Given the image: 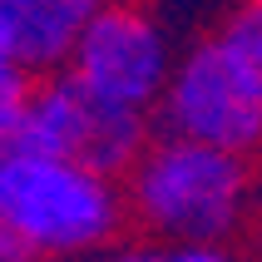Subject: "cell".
<instances>
[{"mask_svg": "<svg viewBox=\"0 0 262 262\" xmlns=\"http://www.w3.org/2000/svg\"><path fill=\"white\" fill-rule=\"evenodd\" d=\"M257 5H262V0H257Z\"/></svg>", "mask_w": 262, "mask_h": 262, "instance_id": "obj_10", "label": "cell"}, {"mask_svg": "<svg viewBox=\"0 0 262 262\" xmlns=\"http://www.w3.org/2000/svg\"><path fill=\"white\" fill-rule=\"evenodd\" d=\"M218 35L243 55V64L257 74V84H262V5H257V0H248L243 10L228 15V25H223Z\"/></svg>", "mask_w": 262, "mask_h": 262, "instance_id": "obj_7", "label": "cell"}, {"mask_svg": "<svg viewBox=\"0 0 262 262\" xmlns=\"http://www.w3.org/2000/svg\"><path fill=\"white\" fill-rule=\"evenodd\" d=\"M148 139H154V114L104 104L70 70H59L35 79L15 144L45 148V154H70V159H84L104 173L124 178L134 159L148 148Z\"/></svg>", "mask_w": 262, "mask_h": 262, "instance_id": "obj_4", "label": "cell"}, {"mask_svg": "<svg viewBox=\"0 0 262 262\" xmlns=\"http://www.w3.org/2000/svg\"><path fill=\"white\" fill-rule=\"evenodd\" d=\"M64 70L104 104L154 114L173 74V45L139 0H104Z\"/></svg>", "mask_w": 262, "mask_h": 262, "instance_id": "obj_5", "label": "cell"}, {"mask_svg": "<svg viewBox=\"0 0 262 262\" xmlns=\"http://www.w3.org/2000/svg\"><path fill=\"white\" fill-rule=\"evenodd\" d=\"M252 248L262 252V198H257V208H252Z\"/></svg>", "mask_w": 262, "mask_h": 262, "instance_id": "obj_9", "label": "cell"}, {"mask_svg": "<svg viewBox=\"0 0 262 262\" xmlns=\"http://www.w3.org/2000/svg\"><path fill=\"white\" fill-rule=\"evenodd\" d=\"M20 257H25V252H20V243H15L10 228L0 223V262H20Z\"/></svg>", "mask_w": 262, "mask_h": 262, "instance_id": "obj_8", "label": "cell"}, {"mask_svg": "<svg viewBox=\"0 0 262 262\" xmlns=\"http://www.w3.org/2000/svg\"><path fill=\"white\" fill-rule=\"evenodd\" d=\"M154 119L163 134L203 139L243 159L262 154V84L223 35H208L183 59H173Z\"/></svg>", "mask_w": 262, "mask_h": 262, "instance_id": "obj_3", "label": "cell"}, {"mask_svg": "<svg viewBox=\"0 0 262 262\" xmlns=\"http://www.w3.org/2000/svg\"><path fill=\"white\" fill-rule=\"evenodd\" d=\"M0 223L25 257H89L114 248L134 213L119 173L15 144L0 159Z\"/></svg>", "mask_w": 262, "mask_h": 262, "instance_id": "obj_2", "label": "cell"}, {"mask_svg": "<svg viewBox=\"0 0 262 262\" xmlns=\"http://www.w3.org/2000/svg\"><path fill=\"white\" fill-rule=\"evenodd\" d=\"M104 0H0V50L40 74H59Z\"/></svg>", "mask_w": 262, "mask_h": 262, "instance_id": "obj_6", "label": "cell"}, {"mask_svg": "<svg viewBox=\"0 0 262 262\" xmlns=\"http://www.w3.org/2000/svg\"><path fill=\"white\" fill-rule=\"evenodd\" d=\"M134 228L178 262H218L252 223V168L243 154L159 134L124 173Z\"/></svg>", "mask_w": 262, "mask_h": 262, "instance_id": "obj_1", "label": "cell"}]
</instances>
